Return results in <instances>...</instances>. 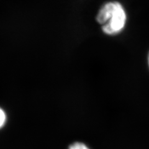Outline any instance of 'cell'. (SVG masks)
<instances>
[{"label": "cell", "instance_id": "obj_1", "mask_svg": "<svg viewBox=\"0 0 149 149\" xmlns=\"http://www.w3.org/2000/svg\"><path fill=\"white\" fill-rule=\"evenodd\" d=\"M96 20L102 25L105 34L113 35L123 29L126 22V14L119 3L110 2L101 8Z\"/></svg>", "mask_w": 149, "mask_h": 149}, {"label": "cell", "instance_id": "obj_2", "mask_svg": "<svg viewBox=\"0 0 149 149\" xmlns=\"http://www.w3.org/2000/svg\"><path fill=\"white\" fill-rule=\"evenodd\" d=\"M69 149H90L86 145L82 143L76 142L69 147Z\"/></svg>", "mask_w": 149, "mask_h": 149}, {"label": "cell", "instance_id": "obj_3", "mask_svg": "<svg viewBox=\"0 0 149 149\" xmlns=\"http://www.w3.org/2000/svg\"><path fill=\"white\" fill-rule=\"evenodd\" d=\"M6 114L0 108V128L2 127L6 122Z\"/></svg>", "mask_w": 149, "mask_h": 149}]
</instances>
